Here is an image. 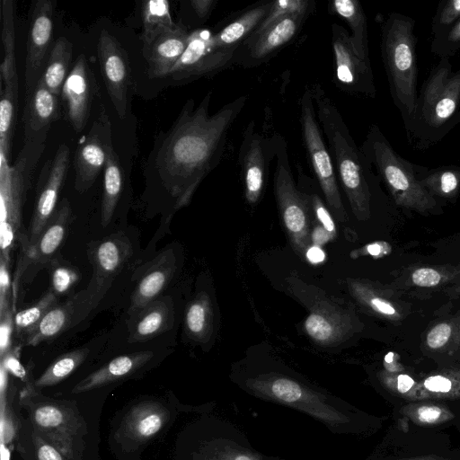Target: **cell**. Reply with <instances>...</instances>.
I'll return each mask as SVG.
<instances>
[{
  "instance_id": "6da1fadb",
  "label": "cell",
  "mask_w": 460,
  "mask_h": 460,
  "mask_svg": "<svg viewBox=\"0 0 460 460\" xmlns=\"http://www.w3.org/2000/svg\"><path fill=\"white\" fill-rule=\"evenodd\" d=\"M212 92L196 106L186 102L171 128L156 138L146 164V173L173 198L186 205L204 178L215 169L225 152L228 132L244 108L242 95L209 114Z\"/></svg>"
},
{
  "instance_id": "7a4b0ae2",
  "label": "cell",
  "mask_w": 460,
  "mask_h": 460,
  "mask_svg": "<svg viewBox=\"0 0 460 460\" xmlns=\"http://www.w3.org/2000/svg\"><path fill=\"white\" fill-rule=\"evenodd\" d=\"M233 381L250 395L298 411L333 434H360L367 424V417L345 400L283 369L239 371Z\"/></svg>"
},
{
  "instance_id": "3957f363",
  "label": "cell",
  "mask_w": 460,
  "mask_h": 460,
  "mask_svg": "<svg viewBox=\"0 0 460 460\" xmlns=\"http://www.w3.org/2000/svg\"><path fill=\"white\" fill-rule=\"evenodd\" d=\"M309 87L337 179L354 216L359 220H366L370 215L372 166L356 145L337 106L323 86L314 84Z\"/></svg>"
},
{
  "instance_id": "277c9868",
  "label": "cell",
  "mask_w": 460,
  "mask_h": 460,
  "mask_svg": "<svg viewBox=\"0 0 460 460\" xmlns=\"http://www.w3.org/2000/svg\"><path fill=\"white\" fill-rule=\"evenodd\" d=\"M415 21L392 13L382 24L381 55L393 101L405 127L411 121L417 101V53Z\"/></svg>"
},
{
  "instance_id": "5b68a950",
  "label": "cell",
  "mask_w": 460,
  "mask_h": 460,
  "mask_svg": "<svg viewBox=\"0 0 460 460\" xmlns=\"http://www.w3.org/2000/svg\"><path fill=\"white\" fill-rule=\"evenodd\" d=\"M48 135L23 142L14 163L0 155V248L1 254L10 261L11 250L19 238L22 243L27 241L22 235V209L31 188L34 172L44 152Z\"/></svg>"
},
{
  "instance_id": "8992f818",
  "label": "cell",
  "mask_w": 460,
  "mask_h": 460,
  "mask_svg": "<svg viewBox=\"0 0 460 460\" xmlns=\"http://www.w3.org/2000/svg\"><path fill=\"white\" fill-rule=\"evenodd\" d=\"M360 149L397 202L414 208L435 204L418 178L417 165L394 151L377 125L370 126Z\"/></svg>"
},
{
  "instance_id": "52a82bcc",
  "label": "cell",
  "mask_w": 460,
  "mask_h": 460,
  "mask_svg": "<svg viewBox=\"0 0 460 460\" xmlns=\"http://www.w3.org/2000/svg\"><path fill=\"white\" fill-rule=\"evenodd\" d=\"M460 105V70H452L449 58H441L430 71L417 96L415 113L406 126L418 137H430L453 117Z\"/></svg>"
},
{
  "instance_id": "ba28073f",
  "label": "cell",
  "mask_w": 460,
  "mask_h": 460,
  "mask_svg": "<svg viewBox=\"0 0 460 460\" xmlns=\"http://www.w3.org/2000/svg\"><path fill=\"white\" fill-rule=\"evenodd\" d=\"M299 121L306 156L317 183L335 217L346 221L347 214L341 200L334 164L322 135L312 93L305 88L299 100Z\"/></svg>"
},
{
  "instance_id": "9c48e42d",
  "label": "cell",
  "mask_w": 460,
  "mask_h": 460,
  "mask_svg": "<svg viewBox=\"0 0 460 460\" xmlns=\"http://www.w3.org/2000/svg\"><path fill=\"white\" fill-rule=\"evenodd\" d=\"M273 188L279 209L290 242L299 255L309 247L310 208L305 194L296 187L283 136L277 134Z\"/></svg>"
},
{
  "instance_id": "30bf717a",
  "label": "cell",
  "mask_w": 460,
  "mask_h": 460,
  "mask_svg": "<svg viewBox=\"0 0 460 460\" xmlns=\"http://www.w3.org/2000/svg\"><path fill=\"white\" fill-rule=\"evenodd\" d=\"M190 460H288L269 456L252 447L245 434L232 422L217 417L201 423Z\"/></svg>"
},
{
  "instance_id": "8fae6325",
  "label": "cell",
  "mask_w": 460,
  "mask_h": 460,
  "mask_svg": "<svg viewBox=\"0 0 460 460\" xmlns=\"http://www.w3.org/2000/svg\"><path fill=\"white\" fill-rule=\"evenodd\" d=\"M111 282L93 274L87 288L49 311L37 327L24 336V345L36 346L78 324L98 305Z\"/></svg>"
},
{
  "instance_id": "7c38bea8",
  "label": "cell",
  "mask_w": 460,
  "mask_h": 460,
  "mask_svg": "<svg viewBox=\"0 0 460 460\" xmlns=\"http://www.w3.org/2000/svg\"><path fill=\"white\" fill-rule=\"evenodd\" d=\"M234 52L216 47L211 30H194L190 32L184 52L166 77L184 83L212 76L234 64Z\"/></svg>"
},
{
  "instance_id": "4fadbf2b",
  "label": "cell",
  "mask_w": 460,
  "mask_h": 460,
  "mask_svg": "<svg viewBox=\"0 0 460 460\" xmlns=\"http://www.w3.org/2000/svg\"><path fill=\"white\" fill-rule=\"evenodd\" d=\"M333 81L336 86L349 94L374 98L376 93L370 61L356 52L350 35L338 23H332Z\"/></svg>"
},
{
  "instance_id": "5bb4252c",
  "label": "cell",
  "mask_w": 460,
  "mask_h": 460,
  "mask_svg": "<svg viewBox=\"0 0 460 460\" xmlns=\"http://www.w3.org/2000/svg\"><path fill=\"white\" fill-rule=\"evenodd\" d=\"M70 150L62 144L52 159L48 160L40 172L33 214L27 232V243L22 249L31 247L57 208L60 190L69 167Z\"/></svg>"
},
{
  "instance_id": "9a60e30c",
  "label": "cell",
  "mask_w": 460,
  "mask_h": 460,
  "mask_svg": "<svg viewBox=\"0 0 460 460\" xmlns=\"http://www.w3.org/2000/svg\"><path fill=\"white\" fill-rule=\"evenodd\" d=\"M276 152L277 134L265 137L257 130L255 121L252 120L243 131L238 154L244 194L250 204L259 201Z\"/></svg>"
},
{
  "instance_id": "2e32d148",
  "label": "cell",
  "mask_w": 460,
  "mask_h": 460,
  "mask_svg": "<svg viewBox=\"0 0 460 460\" xmlns=\"http://www.w3.org/2000/svg\"><path fill=\"white\" fill-rule=\"evenodd\" d=\"M111 126L104 110L93 123L88 133L78 142L75 156V189L83 193L94 183L104 170L112 147Z\"/></svg>"
},
{
  "instance_id": "e0dca14e",
  "label": "cell",
  "mask_w": 460,
  "mask_h": 460,
  "mask_svg": "<svg viewBox=\"0 0 460 460\" xmlns=\"http://www.w3.org/2000/svg\"><path fill=\"white\" fill-rule=\"evenodd\" d=\"M310 13L289 14L261 32L249 36L235 50L234 64L243 67L267 62L299 33Z\"/></svg>"
},
{
  "instance_id": "ac0fdd59",
  "label": "cell",
  "mask_w": 460,
  "mask_h": 460,
  "mask_svg": "<svg viewBox=\"0 0 460 460\" xmlns=\"http://www.w3.org/2000/svg\"><path fill=\"white\" fill-rule=\"evenodd\" d=\"M55 2L38 0L32 8L25 58V97L35 89L49 56Z\"/></svg>"
},
{
  "instance_id": "d6986e66",
  "label": "cell",
  "mask_w": 460,
  "mask_h": 460,
  "mask_svg": "<svg viewBox=\"0 0 460 460\" xmlns=\"http://www.w3.org/2000/svg\"><path fill=\"white\" fill-rule=\"evenodd\" d=\"M97 52L102 74L119 119L127 115L131 82L128 58L119 41L106 31L100 34Z\"/></svg>"
},
{
  "instance_id": "ffe728a7",
  "label": "cell",
  "mask_w": 460,
  "mask_h": 460,
  "mask_svg": "<svg viewBox=\"0 0 460 460\" xmlns=\"http://www.w3.org/2000/svg\"><path fill=\"white\" fill-rule=\"evenodd\" d=\"M96 86L86 57L79 55L65 81L60 96L66 118L76 133L83 131L88 122Z\"/></svg>"
},
{
  "instance_id": "44dd1931",
  "label": "cell",
  "mask_w": 460,
  "mask_h": 460,
  "mask_svg": "<svg viewBox=\"0 0 460 460\" xmlns=\"http://www.w3.org/2000/svg\"><path fill=\"white\" fill-rule=\"evenodd\" d=\"M61 108L60 97L50 92L40 80L32 93L25 97L23 142L48 135L51 125L60 118Z\"/></svg>"
},
{
  "instance_id": "7402d4cb",
  "label": "cell",
  "mask_w": 460,
  "mask_h": 460,
  "mask_svg": "<svg viewBox=\"0 0 460 460\" xmlns=\"http://www.w3.org/2000/svg\"><path fill=\"white\" fill-rule=\"evenodd\" d=\"M176 270V259L171 249L155 257L145 269L130 299L128 315L158 298L172 279Z\"/></svg>"
},
{
  "instance_id": "603a6c76",
  "label": "cell",
  "mask_w": 460,
  "mask_h": 460,
  "mask_svg": "<svg viewBox=\"0 0 460 460\" xmlns=\"http://www.w3.org/2000/svg\"><path fill=\"white\" fill-rule=\"evenodd\" d=\"M174 322L173 302L171 296H159L128 321V342H145L167 331Z\"/></svg>"
},
{
  "instance_id": "cb8c5ba5",
  "label": "cell",
  "mask_w": 460,
  "mask_h": 460,
  "mask_svg": "<svg viewBox=\"0 0 460 460\" xmlns=\"http://www.w3.org/2000/svg\"><path fill=\"white\" fill-rule=\"evenodd\" d=\"M133 254L129 239L123 233H114L93 243L88 258L93 266V274L111 279L121 271Z\"/></svg>"
},
{
  "instance_id": "d4e9b609",
  "label": "cell",
  "mask_w": 460,
  "mask_h": 460,
  "mask_svg": "<svg viewBox=\"0 0 460 460\" xmlns=\"http://www.w3.org/2000/svg\"><path fill=\"white\" fill-rule=\"evenodd\" d=\"M73 213L66 199H64L48 221L36 243L23 249L29 260L48 265L55 258L56 252L65 241Z\"/></svg>"
},
{
  "instance_id": "484cf974",
  "label": "cell",
  "mask_w": 460,
  "mask_h": 460,
  "mask_svg": "<svg viewBox=\"0 0 460 460\" xmlns=\"http://www.w3.org/2000/svg\"><path fill=\"white\" fill-rule=\"evenodd\" d=\"M190 32L179 23L172 31L157 37L145 46L148 70L152 76L166 77L184 52Z\"/></svg>"
},
{
  "instance_id": "4316f807",
  "label": "cell",
  "mask_w": 460,
  "mask_h": 460,
  "mask_svg": "<svg viewBox=\"0 0 460 460\" xmlns=\"http://www.w3.org/2000/svg\"><path fill=\"white\" fill-rule=\"evenodd\" d=\"M304 328L314 341L332 345L345 338L349 324L347 315L339 307L320 302L305 318Z\"/></svg>"
},
{
  "instance_id": "83f0119b",
  "label": "cell",
  "mask_w": 460,
  "mask_h": 460,
  "mask_svg": "<svg viewBox=\"0 0 460 460\" xmlns=\"http://www.w3.org/2000/svg\"><path fill=\"white\" fill-rule=\"evenodd\" d=\"M153 356L149 350L120 355L79 382L72 392L89 391L127 377L146 365Z\"/></svg>"
},
{
  "instance_id": "f1b7e54d",
  "label": "cell",
  "mask_w": 460,
  "mask_h": 460,
  "mask_svg": "<svg viewBox=\"0 0 460 460\" xmlns=\"http://www.w3.org/2000/svg\"><path fill=\"white\" fill-rule=\"evenodd\" d=\"M272 2L259 3L237 15L218 31H213L216 47L236 50L268 14Z\"/></svg>"
},
{
  "instance_id": "f546056e",
  "label": "cell",
  "mask_w": 460,
  "mask_h": 460,
  "mask_svg": "<svg viewBox=\"0 0 460 460\" xmlns=\"http://www.w3.org/2000/svg\"><path fill=\"white\" fill-rule=\"evenodd\" d=\"M328 11L349 25L356 52L369 60L367 18L361 4L358 0H332L328 4Z\"/></svg>"
},
{
  "instance_id": "4dcf8cb0",
  "label": "cell",
  "mask_w": 460,
  "mask_h": 460,
  "mask_svg": "<svg viewBox=\"0 0 460 460\" xmlns=\"http://www.w3.org/2000/svg\"><path fill=\"white\" fill-rule=\"evenodd\" d=\"M32 420L37 430L44 432L50 438L58 437L60 442L59 452L69 457L70 449L64 441L65 438L70 445L72 418L68 413L56 404L45 403L33 410Z\"/></svg>"
},
{
  "instance_id": "1f68e13d",
  "label": "cell",
  "mask_w": 460,
  "mask_h": 460,
  "mask_svg": "<svg viewBox=\"0 0 460 460\" xmlns=\"http://www.w3.org/2000/svg\"><path fill=\"white\" fill-rule=\"evenodd\" d=\"M124 186V170L113 146L109 152L103 170V190L101 204V223L107 226L114 215Z\"/></svg>"
},
{
  "instance_id": "d6a6232c",
  "label": "cell",
  "mask_w": 460,
  "mask_h": 460,
  "mask_svg": "<svg viewBox=\"0 0 460 460\" xmlns=\"http://www.w3.org/2000/svg\"><path fill=\"white\" fill-rule=\"evenodd\" d=\"M72 43L65 37L58 38L53 44L40 79L46 87L58 96L69 74L72 59Z\"/></svg>"
},
{
  "instance_id": "836d02e7",
  "label": "cell",
  "mask_w": 460,
  "mask_h": 460,
  "mask_svg": "<svg viewBox=\"0 0 460 460\" xmlns=\"http://www.w3.org/2000/svg\"><path fill=\"white\" fill-rule=\"evenodd\" d=\"M168 419L166 409L158 403L146 402L134 407L126 418V429L139 439L155 435Z\"/></svg>"
},
{
  "instance_id": "e575fe53",
  "label": "cell",
  "mask_w": 460,
  "mask_h": 460,
  "mask_svg": "<svg viewBox=\"0 0 460 460\" xmlns=\"http://www.w3.org/2000/svg\"><path fill=\"white\" fill-rule=\"evenodd\" d=\"M18 89V75H16L2 85L0 92V155L9 161L17 119Z\"/></svg>"
},
{
  "instance_id": "d590c367",
  "label": "cell",
  "mask_w": 460,
  "mask_h": 460,
  "mask_svg": "<svg viewBox=\"0 0 460 460\" xmlns=\"http://www.w3.org/2000/svg\"><path fill=\"white\" fill-rule=\"evenodd\" d=\"M142 40L149 45L157 37L175 30L179 23L172 20L170 3L166 0H149L142 3Z\"/></svg>"
},
{
  "instance_id": "8d00e7d4",
  "label": "cell",
  "mask_w": 460,
  "mask_h": 460,
  "mask_svg": "<svg viewBox=\"0 0 460 460\" xmlns=\"http://www.w3.org/2000/svg\"><path fill=\"white\" fill-rule=\"evenodd\" d=\"M1 21L4 58L0 65V77L1 85H4L18 75L15 63V22L13 0L1 2Z\"/></svg>"
},
{
  "instance_id": "74e56055",
  "label": "cell",
  "mask_w": 460,
  "mask_h": 460,
  "mask_svg": "<svg viewBox=\"0 0 460 460\" xmlns=\"http://www.w3.org/2000/svg\"><path fill=\"white\" fill-rule=\"evenodd\" d=\"M460 399V372H447L426 377L417 385L414 401Z\"/></svg>"
},
{
  "instance_id": "f35d334b",
  "label": "cell",
  "mask_w": 460,
  "mask_h": 460,
  "mask_svg": "<svg viewBox=\"0 0 460 460\" xmlns=\"http://www.w3.org/2000/svg\"><path fill=\"white\" fill-rule=\"evenodd\" d=\"M212 309L208 296L199 295L187 307L185 313V329L196 341H206L210 334Z\"/></svg>"
},
{
  "instance_id": "ab89813d",
  "label": "cell",
  "mask_w": 460,
  "mask_h": 460,
  "mask_svg": "<svg viewBox=\"0 0 460 460\" xmlns=\"http://www.w3.org/2000/svg\"><path fill=\"white\" fill-rule=\"evenodd\" d=\"M88 349H78L56 359L36 380V387L54 385L72 374L86 358Z\"/></svg>"
},
{
  "instance_id": "60d3db41",
  "label": "cell",
  "mask_w": 460,
  "mask_h": 460,
  "mask_svg": "<svg viewBox=\"0 0 460 460\" xmlns=\"http://www.w3.org/2000/svg\"><path fill=\"white\" fill-rule=\"evenodd\" d=\"M424 172L423 166L417 165L418 178L428 191L432 189L444 195L456 191L460 185V168L456 166H443Z\"/></svg>"
},
{
  "instance_id": "b9f144b4",
  "label": "cell",
  "mask_w": 460,
  "mask_h": 460,
  "mask_svg": "<svg viewBox=\"0 0 460 460\" xmlns=\"http://www.w3.org/2000/svg\"><path fill=\"white\" fill-rule=\"evenodd\" d=\"M58 305V295L50 288L42 297L29 308L14 314L15 331L24 336L40 323L43 317Z\"/></svg>"
},
{
  "instance_id": "7bdbcfd3",
  "label": "cell",
  "mask_w": 460,
  "mask_h": 460,
  "mask_svg": "<svg viewBox=\"0 0 460 460\" xmlns=\"http://www.w3.org/2000/svg\"><path fill=\"white\" fill-rule=\"evenodd\" d=\"M402 412L417 425H438L454 418L450 409L436 402H413L402 407Z\"/></svg>"
},
{
  "instance_id": "ee69618b",
  "label": "cell",
  "mask_w": 460,
  "mask_h": 460,
  "mask_svg": "<svg viewBox=\"0 0 460 460\" xmlns=\"http://www.w3.org/2000/svg\"><path fill=\"white\" fill-rule=\"evenodd\" d=\"M314 9V2L311 0H278L273 1L272 5L257 27V29L250 35H256L280 19L294 13H312Z\"/></svg>"
},
{
  "instance_id": "f6af8a7d",
  "label": "cell",
  "mask_w": 460,
  "mask_h": 460,
  "mask_svg": "<svg viewBox=\"0 0 460 460\" xmlns=\"http://www.w3.org/2000/svg\"><path fill=\"white\" fill-rule=\"evenodd\" d=\"M49 265L51 289L57 295L67 293L81 278L77 269L67 263L59 262L56 257Z\"/></svg>"
},
{
  "instance_id": "bcb514c9",
  "label": "cell",
  "mask_w": 460,
  "mask_h": 460,
  "mask_svg": "<svg viewBox=\"0 0 460 460\" xmlns=\"http://www.w3.org/2000/svg\"><path fill=\"white\" fill-rule=\"evenodd\" d=\"M460 19V0L443 1L433 18L431 32L438 36L450 29Z\"/></svg>"
},
{
  "instance_id": "7dc6e473",
  "label": "cell",
  "mask_w": 460,
  "mask_h": 460,
  "mask_svg": "<svg viewBox=\"0 0 460 460\" xmlns=\"http://www.w3.org/2000/svg\"><path fill=\"white\" fill-rule=\"evenodd\" d=\"M460 49V19L447 31L433 38L431 51L440 58H449Z\"/></svg>"
},
{
  "instance_id": "c3c4849f",
  "label": "cell",
  "mask_w": 460,
  "mask_h": 460,
  "mask_svg": "<svg viewBox=\"0 0 460 460\" xmlns=\"http://www.w3.org/2000/svg\"><path fill=\"white\" fill-rule=\"evenodd\" d=\"M380 382L392 394L414 401L417 385L408 375L388 376L386 373L380 376Z\"/></svg>"
},
{
  "instance_id": "681fc988",
  "label": "cell",
  "mask_w": 460,
  "mask_h": 460,
  "mask_svg": "<svg viewBox=\"0 0 460 460\" xmlns=\"http://www.w3.org/2000/svg\"><path fill=\"white\" fill-rule=\"evenodd\" d=\"M14 330V308L12 305L0 314V358L13 347L12 335Z\"/></svg>"
},
{
  "instance_id": "f907efd6",
  "label": "cell",
  "mask_w": 460,
  "mask_h": 460,
  "mask_svg": "<svg viewBox=\"0 0 460 460\" xmlns=\"http://www.w3.org/2000/svg\"><path fill=\"white\" fill-rule=\"evenodd\" d=\"M13 305L9 262L0 256V314Z\"/></svg>"
},
{
  "instance_id": "816d5d0a",
  "label": "cell",
  "mask_w": 460,
  "mask_h": 460,
  "mask_svg": "<svg viewBox=\"0 0 460 460\" xmlns=\"http://www.w3.org/2000/svg\"><path fill=\"white\" fill-rule=\"evenodd\" d=\"M19 347H12L3 357L0 358V365L13 376L24 379L26 376V370L19 358Z\"/></svg>"
},
{
  "instance_id": "f5cc1de1",
  "label": "cell",
  "mask_w": 460,
  "mask_h": 460,
  "mask_svg": "<svg viewBox=\"0 0 460 460\" xmlns=\"http://www.w3.org/2000/svg\"><path fill=\"white\" fill-rule=\"evenodd\" d=\"M451 327L447 323H439L434 327L428 334L427 342L431 349H438L444 346L450 335Z\"/></svg>"
},
{
  "instance_id": "db71d44e",
  "label": "cell",
  "mask_w": 460,
  "mask_h": 460,
  "mask_svg": "<svg viewBox=\"0 0 460 460\" xmlns=\"http://www.w3.org/2000/svg\"><path fill=\"white\" fill-rule=\"evenodd\" d=\"M411 279L413 283L417 286L432 287L439 283L441 276L433 269L421 268L412 273Z\"/></svg>"
},
{
  "instance_id": "11a10c76",
  "label": "cell",
  "mask_w": 460,
  "mask_h": 460,
  "mask_svg": "<svg viewBox=\"0 0 460 460\" xmlns=\"http://www.w3.org/2000/svg\"><path fill=\"white\" fill-rule=\"evenodd\" d=\"M33 437L38 460H66L57 448L48 444L40 436Z\"/></svg>"
},
{
  "instance_id": "9f6ffc18",
  "label": "cell",
  "mask_w": 460,
  "mask_h": 460,
  "mask_svg": "<svg viewBox=\"0 0 460 460\" xmlns=\"http://www.w3.org/2000/svg\"><path fill=\"white\" fill-rule=\"evenodd\" d=\"M217 4V0H191L190 1V4L194 13L200 21H206L216 4Z\"/></svg>"
},
{
  "instance_id": "6f0895ef",
  "label": "cell",
  "mask_w": 460,
  "mask_h": 460,
  "mask_svg": "<svg viewBox=\"0 0 460 460\" xmlns=\"http://www.w3.org/2000/svg\"><path fill=\"white\" fill-rule=\"evenodd\" d=\"M335 234L327 231L322 225L316 226L310 234V240L313 245L322 246L333 240Z\"/></svg>"
},
{
  "instance_id": "680465c9",
  "label": "cell",
  "mask_w": 460,
  "mask_h": 460,
  "mask_svg": "<svg viewBox=\"0 0 460 460\" xmlns=\"http://www.w3.org/2000/svg\"><path fill=\"white\" fill-rule=\"evenodd\" d=\"M368 302L372 308L383 314L394 315L396 313L395 309L389 303L379 297H369Z\"/></svg>"
},
{
  "instance_id": "91938a15",
  "label": "cell",
  "mask_w": 460,
  "mask_h": 460,
  "mask_svg": "<svg viewBox=\"0 0 460 460\" xmlns=\"http://www.w3.org/2000/svg\"><path fill=\"white\" fill-rule=\"evenodd\" d=\"M305 255L306 260L312 264H319L325 260V253L320 246H309Z\"/></svg>"
},
{
  "instance_id": "94428289",
  "label": "cell",
  "mask_w": 460,
  "mask_h": 460,
  "mask_svg": "<svg viewBox=\"0 0 460 460\" xmlns=\"http://www.w3.org/2000/svg\"><path fill=\"white\" fill-rule=\"evenodd\" d=\"M366 250L370 255L376 257L381 254L382 246L380 245V243H375L368 244L366 247Z\"/></svg>"
},
{
  "instance_id": "6125c7cd",
  "label": "cell",
  "mask_w": 460,
  "mask_h": 460,
  "mask_svg": "<svg viewBox=\"0 0 460 460\" xmlns=\"http://www.w3.org/2000/svg\"><path fill=\"white\" fill-rule=\"evenodd\" d=\"M403 460H445V459L442 457L437 456L429 455V456H417V457H412V458L403 459Z\"/></svg>"
},
{
  "instance_id": "be15d7a7",
  "label": "cell",
  "mask_w": 460,
  "mask_h": 460,
  "mask_svg": "<svg viewBox=\"0 0 460 460\" xmlns=\"http://www.w3.org/2000/svg\"><path fill=\"white\" fill-rule=\"evenodd\" d=\"M10 459V452L7 447L4 444H1V460H9Z\"/></svg>"
}]
</instances>
